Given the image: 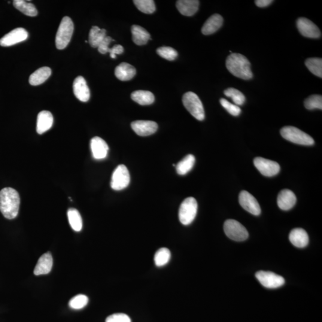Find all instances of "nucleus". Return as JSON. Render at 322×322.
<instances>
[{"instance_id":"obj_1","label":"nucleus","mask_w":322,"mask_h":322,"mask_svg":"<svg viewBox=\"0 0 322 322\" xmlns=\"http://www.w3.org/2000/svg\"><path fill=\"white\" fill-rule=\"evenodd\" d=\"M20 203L19 193L13 188L5 187L0 191V211L7 219L17 216Z\"/></svg>"},{"instance_id":"obj_2","label":"nucleus","mask_w":322,"mask_h":322,"mask_svg":"<svg viewBox=\"0 0 322 322\" xmlns=\"http://www.w3.org/2000/svg\"><path fill=\"white\" fill-rule=\"evenodd\" d=\"M226 64L228 71L235 77L245 80L253 77L250 61L241 54H231L227 57Z\"/></svg>"},{"instance_id":"obj_3","label":"nucleus","mask_w":322,"mask_h":322,"mask_svg":"<svg viewBox=\"0 0 322 322\" xmlns=\"http://www.w3.org/2000/svg\"><path fill=\"white\" fill-rule=\"evenodd\" d=\"M74 26L71 18L65 16L60 22L56 36V46L57 49L63 50L67 47L71 41Z\"/></svg>"},{"instance_id":"obj_4","label":"nucleus","mask_w":322,"mask_h":322,"mask_svg":"<svg viewBox=\"0 0 322 322\" xmlns=\"http://www.w3.org/2000/svg\"><path fill=\"white\" fill-rule=\"evenodd\" d=\"M281 135L285 139L294 144L305 146L315 144L314 140L311 136L295 127H283L281 130Z\"/></svg>"},{"instance_id":"obj_5","label":"nucleus","mask_w":322,"mask_h":322,"mask_svg":"<svg viewBox=\"0 0 322 322\" xmlns=\"http://www.w3.org/2000/svg\"><path fill=\"white\" fill-rule=\"evenodd\" d=\"M185 108L194 118L199 121L205 119L204 108L199 97L193 92L185 93L182 99Z\"/></svg>"},{"instance_id":"obj_6","label":"nucleus","mask_w":322,"mask_h":322,"mask_svg":"<svg viewBox=\"0 0 322 322\" xmlns=\"http://www.w3.org/2000/svg\"><path fill=\"white\" fill-rule=\"evenodd\" d=\"M197 211V203L193 197L185 199L179 208L178 217L183 225H189L196 217Z\"/></svg>"},{"instance_id":"obj_7","label":"nucleus","mask_w":322,"mask_h":322,"mask_svg":"<svg viewBox=\"0 0 322 322\" xmlns=\"http://www.w3.org/2000/svg\"><path fill=\"white\" fill-rule=\"evenodd\" d=\"M224 231L228 238L235 241H244L249 236L246 228L235 220H226L224 224Z\"/></svg>"},{"instance_id":"obj_8","label":"nucleus","mask_w":322,"mask_h":322,"mask_svg":"<svg viewBox=\"0 0 322 322\" xmlns=\"http://www.w3.org/2000/svg\"><path fill=\"white\" fill-rule=\"evenodd\" d=\"M130 175L126 165H118L112 174L111 186L115 190H121L129 186Z\"/></svg>"},{"instance_id":"obj_9","label":"nucleus","mask_w":322,"mask_h":322,"mask_svg":"<svg viewBox=\"0 0 322 322\" xmlns=\"http://www.w3.org/2000/svg\"><path fill=\"white\" fill-rule=\"evenodd\" d=\"M256 276L263 287L269 289L283 286L285 282L283 277L271 272L259 271L256 273Z\"/></svg>"},{"instance_id":"obj_10","label":"nucleus","mask_w":322,"mask_h":322,"mask_svg":"<svg viewBox=\"0 0 322 322\" xmlns=\"http://www.w3.org/2000/svg\"><path fill=\"white\" fill-rule=\"evenodd\" d=\"M254 163L261 174L266 177H272L280 171V165L273 161L257 157L254 159Z\"/></svg>"},{"instance_id":"obj_11","label":"nucleus","mask_w":322,"mask_h":322,"mask_svg":"<svg viewBox=\"0 0 322 322\" xmlns=\"http://www.w3.org/2000/svg\"><path fill=\"white\" fill-rule=\"evenodd\" d=\"M297 26L301 34L305 37L319 38L321 36L320 29L314 22L307 18H299L297 21Z\"/></svg>"},{"instance_id":"obj_12","label":"nucleus","mask_w":322,"mask_h":322,"mask_svg":"<svg viewBox=\"0 0 322 322\" xmlns=\"http://www.w3.org/2000/svg\"><path fill=\"white\" fill-rule=\"evenodd\" d=\"M28 37V33L22 28L12 30L0 39V45L2 47H10L19 42L25 41Z\"/></svg>"},{"instance_id":"obj_13","label":"nucleus","mask_w":322,"mask_h":322,"mask_svg":"<svg viewBox=\"0 0 322 322\" xmlns=\"http://www.w3.org/2000/svg\"><path fill=\"white\" fill-rule=\"evenodd\" d=\"M239 201L240 205L246 211L254 215L261 213V208L257 199L247 191L243 190L239 194Z\"/></svg>"},{"instance_id":"obj_14","label":"nucleus","mask_w":322,"mask_h":322,"mask_svg":"<svg viewBox=\"0 0 322 322\" xmlns=\"http://www.w3.org/2000/svg\"><path fill=\"white\" fill-rule=\"evenodd\" d=\"M132 128L140 136H148L157 132L159 126L152 121H136L131 124Z\"/></svg>"},{"instance_id":"obj_15","label":"nucleus","mask_w":322,"mask_h":322,"mask_svg":"<svg viewBox=\"0 0 322 322\" xmlns=\"http://www.w3.org/2000/svg\"><path fill=\"white\" fill-rule=\"evenodd\" d=\"M73 90L75 97L81 102L89 101L90 97V89L84 77L79 76L75 79Z\"/></svg>"},{"instance_id":"obj_16","label":"nucleus","mask_w":322,"mask_h":322,"mask_svg":"<svg viewBox=\"0 0 322 322\" xmlns=\"http://www.w3.org/2000/svg\"><path fill=\"white\" fill-rule=\"evenodd\" d=\"M90 148L93 157L96 160L105 159L108 156L109 147L104 140L95 137L90 141Z\"/></svg>"},{"instance_id":"obj_17","label":"nucleus","mask_w":322,"mask_h":322,"mask_svg":"<svg viewBox=\"0 0 322 322\" xmlns=\"http://www.w3.org/2000/svg\"><path fill=\"white\" fill-rule=\"evenodd\" d=\"M278 205L282 210L288 211L293 208L297 202V197L293 191L284 189L278 194Z\"/></svg>"},{"instance_id":"obj_18","label":"nucleus","mask_w":322,"mask_h":322,"mask_svg":"<svg viewBox=\"0 0 322 322\" xmlns=\"http://www.w3.org/2000/svg\"><path fill=\"white\" fill-rule=\"evenodd\" d=\"M53 257L49 252L45 253L39 258L37 264L33 270L36 276L47 275L51 272L53 267Z\"/></svg>"},{"instance_id":"obj_19","label":"nucleus","mask_w":322,"mask_h":322,"mask_svg":"<svg viewBox=\"0 0 322 322\" xmlns=\"http://www.w3.org/2000/svg\"><path fill=\"white\" fill-rule=\"evenodd\" d=\"M53 124V117L51 112L43 111L39 112L36 123V132L42 135L49 130Z\"/></svg>"},{"instance_id":"obj_20","label":"nucleus","mask_w":322,"mask_h":322,"mask_svg":"<svg viewBox=\"0 0 322 322\" xmlns=\"http://www.w3.org/2000/svg\"><path fill=\"white\" fill-rule=\"evenodd\" d=\"M223 23V18L221 15L214 14L209 17L206 21L202 28V33L203 35H208L216 32Z\"/></svg>"},{"instance_id":"obj_21","label":"nucleus","mask_w":322,"mask_h":322,"mask_svg":"<svg viewBox=\"0 0 322 322\" xmlns=\"http://www.w3.org/2000/svg\"><path fill=\"white\" fill-rule=\"evenodd\" d=\"M289 238L291 244L297 248H305L309 242L308 233L302 228H296L292 230Z\"/></svg>"},{"instance_id":"obj_22","label":"nucleus","mask_w":322,"mask_h":322,"mask_svg":"<svg viewBox=\"0 0 322 322\" xmlns=\"http://www.w3.org/2000/svg\"><path fill=\"white\" fill-rule=\"evenodd\" d=\"M176 7L184 16H192L198 10L199 1L197 0H179L176 2Z\"/></svg>"},{"instance_id":"obj_23","label":"nucleus","mask_w":322,"mask_h":322,"mask_svg":"<svg viewBox=\"0 0 322 322\" xmlns=\"http://www.w3.org/2000/svg\"><path fill=\"white\" fill-rule=\"evenodd\" d=\"M116 77L121 81H126L132 80L136 74V70L132 65L126 62L121 63L115 70Z\"/></svg>"},{"instance_id":"obj_24","label":"nucleus","mask_w":322,"mask_h":322,"mask_svg":"<svg viewBox=\"0 0 322 322\" xmlns=\"http://www.w3.org/2000/svg\"><path fill=\"white\" fill-rule=\"evenodd\" d=\"M51 70L48 67H42L30 75L29 82L32 86H39L44 83L50 77Z\"/></svg>"},{"instance_id":"obj_25","label":"nucleus","mask_w":322,"mask_h":322,"mask_svg":"<svg viewBox=\"0 0 322 322\" xmlns=\"http://www.w3.org/2000/svg\"><path fill=\"white\" fill-rule=\"evenodd\" d=\"M132 33L133 42L138 45L147 44L148 41L151 39L150 33L141 26H132Z\"/></svg>"},{"instance_id":"obj_26","label":"nucleus","mask_w":322,"mask_h":322,"mask_svg":"<svg viewBox=\"0 0 322 322\" xmlns=\"http://www.w3.org/2000/svg\"><path fill=\"white\" fill-rule=\"evenodd\" d=\"M131 97L134 101L141 105H150L155 101L154 94L149 91H136L132 93Z\"/></svg>"},{"instance_id":"obj_27","label":"nucleus","mask_w":322,"mask_h":322,"mask_svg":"<svg viewBox=\"0 0 322 322\" xmlns=\"http://www.w3.org/2000/svg\"><path fill=\"white\" fill-rule=\"evenodd\" d=\"M106 36V29H100L98 26H94L90 31L89 42L92 47L97 48Z\"/></svg>"},{"instance_id":"obj_28","label":"nucleus","mask_w":322,"mask_h":322,"mask_svg":"<svg viewBox=\"0 0 322 322\" xmlns=\"http://www.w3.org/2000/svg\"><path fill=\"white\" fill-rule=\"evenodd\" d=\"M195 163V158L192 155H188L175 165L176 171L179 175H186L189 172Z\"/></svg>"},{"instance_id":"obj_29","label":"nucleus","mask_w":322,"mask_h":322,"mask_svg":"<svg viewBox=\"0 0 322 322\" xmlns=\"http://www.w3.org/2000/svg\"><path fill=\"white\" fill-rule=\"evenodd\" d=\"M13 4L15 8L26 16L34 17L38 14L37 10L32 3L23 1V0H14L13 1Z\"/></svg>"},{"instance_id":"obj_30","label":"nucleus","mask_w":322,"mask_h":322,"mask_svg":"<svg viewBox=\"0 0 322 322\" xmlns=\"http://www.w3.org/2000/svg\"><path fill=\"white\" fill-rule=\"evenodd\" d=\"M68 218L70 226L72 229L75 232H80L83 228V220L80 212L75 208H70L68 209Z\"/></svg>"},{"instance_id":"obj_31","label":"nucleus","mask_w":322,"mask_h":322,"mask_svg":"<svg viewBox=\"0 0 322 322\" xmlns=\"http://www.w3.org/2000/svg\"><path fill=\"white\" fill-rule=\"evenodd\" d=\"M171 252L166 248H160L156 252L154 256V261L158 267H162L168 264L171 259Z\"/></svg>"},{"instance_id":"obj_32","label":"nucleus","mask_w":322,"mask_h":322,"mask_svg":"<svg viewBox=\"0 0 322 322\" xmlns=\"http://www.w3.org/2000/svg\"><path fill=\"white\" fill-rule=\"evenodd\" d=\"M306 66L313 74L322 78V59L321 58H309L305 62Z\"/></svg>"},{"instance_id":"obj_33","label":"nucleus","mask_w":322,"mask_h":322,"mask_svg":"<svg viewBox=\"0 0 322 322\" xmlns=\"http://www.w3.org/2000/svg\"><path fill=\"white\" fill-rule=\"evenodd\" d=\"M136 7L146 14H152L156 10V4L153 0H135L133 1Z\"/></svg>"},{"instance_id":"obj_34","label":"nucleus","mask_w":322,"mask_h":322,"mask_svg":"<svg viewBox=\"0 0 322 322\" xmlns=\"http://www.w3.org/2000/svg\"><path fill=\"white\" fill-rule=\"evenodd\" d=\"M224 94L226 96L232 99L236 105L241 106L244 104L245 97L239 90L234 88H229L224 91Z\"/></svg>"},{"instance_id":"obj_35","label":"nucleus","mask_w":322,"mask_h":322,"mask_svg":"<svg viewBox=\"0 0 322 322\" xmlns=\"http://www.w3.org/2000/svg\"><path fill=\"white\" fill-rule=\"evenodd\" d=\"M89 303V298L83 294H79L70 300L69 306L70 308L74 310L83 309Z\"/></svg>"},{"instance_id":"obj_36","label":"nucleus","mask_w":322,"mask_h":322,"mask_svg":"<svg viewBox=\"0 0 322 322\" xmlns=\"http://www.w3.org/2000/svg\"><path fill=\"white\" fill-rule=\"evenodd\" d=\"M305 106L309 110L319 109H322V96L321 95H312L305 100Z\"/></svg>"},{"instance_id":"obj_37","label":"nucleus","mask_w":322,"mask_h":322,"mask_svg":"<svg viewBox=\"0 0 322 322\" xmlns=\"http://www.w3.org/2000/svg\"><path fill=\"white\" fill-rule=\"evenodd\" d=\"M157 52L161 57L170 61L175 60L178 56L177 51L170 47H160L157 50Z\"/></svg>"},{"instance_id":"obj_38","label":"nucleus","mask_w":322,"mask_h":322,"mask_svg":"<svg viewBox=\"0 0 322 322\" xmlns=\"http://www.w3.org/2000/svg\"><path fill=\"white\" fill-rule=\"evenodd\" d=\"M221 105L229 113L233 116L238 117L241 113V109L238 106L232 104L225 99H221Z\"/></svg>"},{"instance_id":"obj_39","label":"nucleus","mask_w":322,"mask_h":322,"mask_svg":"<svg viewBox=\"0 0 322 322\" xmlns=\"http://www.w3.org/2000/svg\"><path fill=\"white\" fill-rule=\"evenodd\" d=\"M106 322H132L128 315L124 314H116L109 316Z\"/></svg>"},{"instance_id":"obj_40","label":"nucleus","mask_w":322,"mask_h":322,"mask_svg":"<svg viewBox=\"0 0 322 322\" xmlns=\"http://www.w3.org/2000/svg\"><path fill=\"white\" fill-rule=\"evenodd\" d=\"M113 41L114 39H112L111 36H106L97 47L99 52L103 54L109 53V49H110V48H109V45Z\"/></svg>"},{"instance_id":"obj_41","label":"nucleus","mask_w":322,"mask_h":322,"mask_svg":"<svg viewBox=\"0 0 322 322\" xmlns=\"http://www.w3.org/2000/svg\"><path fill=\"white\" fill-rule=\"evenodd\" d=\"M124 48L121 45H115L113 47L110 48L109 53H110V56L112 59L116 58V54H121L124 53Z\"/></svg>"},{"instance_id":"obj_42","label":"nucleus","mask_w":322,"mask_h":322,"mask_svg":"<svg viewBox=\"0 0 322 322\" xmlns=\"http://www.w3.org/2000/svg\"><path fill=\"white\" fill-rule=\"evenodd\" d=\"M273 2V1H272V0H257V1H255L258 7L261 8L267 7V6L271 4Z\"/></svg>"}]
</instances>
